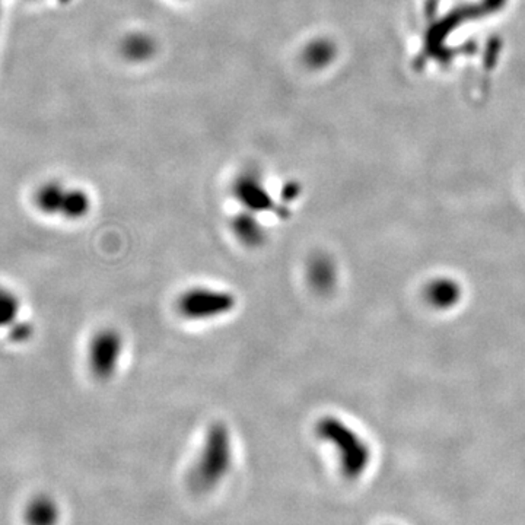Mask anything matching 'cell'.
Here are the masks:
<instances>
[{"instance_id": "obj_1", "label": "cell", "mask_w": 525, "mask_h": 525, "mask_svg": "<svg viewBox=\"0 0 525 525\" xmlns=\"http://www.w3.org/2000/svg\"><path fill=\"white\" fill-rule=\"evenodd\" d=\"M233 460L231 430L225 423H214L206 432L202 451L191 470V489L198 493L214 491L228 476Z\"/></svg>"}, {"instance_id": "obj_2", "label": "cell", "mask_w": 525, "mask_h": 525, "mask_svg": "<svg viewBox=\"0 0 525 525\" xmlns=\"http://www.w3.org/2000/svg\"><path fill=\"white\" fill-rule=\"evenodd\" d=\"M317 437L327 442L337 451L340 468L347 479H356L365 472L370 461V449L365 441L347 427L342 419L336 416H323L316 425Z\"/></svg>"}, {"instance_id": "obj_3", "label": "cell", "mask_w": 525, "mask_h": 525, "mask_svg": "<svg viewBox=\"0 0 525 525\" xmlns=\"http://www.w3.org/2000/svg\"><path fill=\"white\" fill-rule=\"evenodd\" d=\"M35 207L40 214L66 221H80L91 212L92 200L87 191L68 187L60 181H47L37 189Z\"/></svg>"}, {"instance_id": "obj_4", "label": "cell", "mask_w": 525, "mask_h": 525, "mask_svg": "<svg viewBox=\"0 0 525 525\" xmlns=\"http://www.w3.org/2000/svg\"><path fill=\"white\" fill-rule=\"evenodd\" d=\"M235 307V295L229 290H215L206 286H196L184 290L175 304L179 316L193 323L215 320L234 311Z\"/></svg>"}, {"instance_id": "obj_5", "label": "cell", "mask_w": 525, "mask_h": 525, "mask_svg": "<svg viewBox=\"0 0 525 525\" xmlns=\"http://www.w3.org/2000/svg\"><path fill=\"white\" fill-rule=\"evenodd\" d=\"M124 352V339L115 328H101L88 343L87 365L92 377L106 382L115 377Z\"/></svg>"}, {"instance_id": "obj_6", "label": "cell", "mask_w": 525, "mask_h": 525, "mask_svg": "<svg viewBox=\"0 0 525 525\" xmlns=\"http://www.w3.org/2000/svg\"><path fill=\"white\" fill-rule=\"evenodd\" d=\"M0 330L16 345H25L35 335V327L23 318V304L20 293L0 282Z\"/></svg>"}, {"instance_id": "obj_7", "label": "cell", "mask_w": 525, "mask_h": 525, "mask_svg": "<svg viewBox=\"0 0 525 525\" xmlns=\"http://www.w3.org/2000/svg\"><path fill=\"white\" fill-rule=\"evenodd\" d=\"M233 196L244 210L253 214L276 212L278 205L257 172H244L233 184Z\"/></svg>"}, {"instance_id": "obj_8", "label": "cell", "mask_w": 525, "mask_h": 525, "mask_svg": "<svg viewBox=\"0 0 525 525\" xmlns=\"http://www.w3.org/2000/svg\"><path fill=\"white\" fill-rule=\"evenodd\" d=\"M307 281L318 295H328L337 285V269L330 255L317 253L307 262Z\"/></svg>"}, {"instance_id": "obj_9", "label": "cell", "mask_w": 525, "mask_h": 525, "mask_svg": "<svg viewBox=\"0 0 525 525\" xmlns=\"http://www.w3.org/2000/svg\"><path fill=\"white\" fill-rule=\"evenodd\" d=\"M229 228L243 247L255 250L266 244V228L257 219V214H253L250 210H243L236 214L229 222Z\"/></svg>"}, {"instance_id": "obj_10", "label": "cell", "mask_w": 525, "mask_h": 525, "mask_svg": "<svg viewBox=\"0 0 525 525\" xmlns=\"http://www.w3.org/2000/svg\"><path fill=\"white\" fill-rule=\"evenodd\" d=\"M61 518L60 505L51 495L34 496L25 506V525H59Z\"/></svg>"}, {"instance_id": "obj_11", "label": "cell", "mask_w": 525, "mask_h": 525, "mask_svg": "<svg viewBox=\"0 0 525 525\" xmlns=\"http://www.w3.org/2000/svg\"><path fill=\"white\" fill-rule=\"evenodd\" d=\"M156 44L146 34H134L123 42V54L132 61H143L152 58Z\"/></svg>"}, {"instance_id": "obj_12", "label": "cell", "mask_w": 525, "mask_h": 525, "mask_svg": "<svg viewBox=\"0 0 525 525\" xmlns=\"http://www.w3.org/2000/svg\"><path fill=\"white\" fill-rule=\"evenodd\" d=\"M335 56V49L330 42L326 40H317V41L309 42L307 49L304 50L302 59H304L305 65L312 69H320L328 65V61Z\"/></svg>"}, {"instance_id": "obj_13", "label": "cell", "mask_w": 525, "mask_h": 525, "mask_svg": "<svg viewBox=\"0 0 525 525\" xmlns=\"http://www.w3.org/2000/svg\"><path fill=\"white\" fill-rule=\"evenodd\" d=\"M299 193H301L299 184L295 183V181L285 184L282 189V202H293L299 196Z\"/></svg>"}]
</instances>
